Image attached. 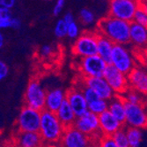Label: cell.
Instances as JSON below:
<instances>
[{
  "label": "cell",
  "mask_w": 147,
  "mask_h": 147,
  "mask_svg": "<svg viewBox=\"0 0 147 147\" xmlns=\"http://www.w3.org/2000/svg\"><path fill=\"white\" fill-rule=\"evenodd\" d=\"M112 138L118 147H129V144L127 137L126 126H123L121 129H119L117 132H115L112 136Z\"/></svg>",
  "instance_id": "484cf974"
},
{
  "label": "cell",
  "mask_w": 147,
  "mask_h": 147,
  "mask_svg": "<svg viewBox=\"0 0 147 147\" xmlns=\"http://www.w3.org/2000/svg\"><path fill=\"white\" fill-rule=\"evenodd\" d=\"M129 31L130 23L109 15L100 19L97 24V33L109 39L114 44H129Z\"/></svg>",
  "instance_id": "6da1fadb"
},
{
  "label": "cell",
  "mask_w": 147,
  "mask_h": 147,
  "mask_svg": "<svg viewBox=\"0 0 147 147\" xmlns=\"http://www.w3.org/2000/svg\"><path fill=\"white\" fill-rule=\"evenodd\" d=\"M80 35L79 26L76 21L72 22L71 24L68 25V30H67V36L71 39H78Z\"/></svg>",
  "instance_id": "4dcf8cb0"
},
{
  "label": "cell",
  "mask_w": 147,
  "mask_h": 147,
  "mask_svg": "<svg viewBox=\"0 0 147 147\" xmlns=\"http://www.w3.org/2000/svg\"><path fill=\"white\" fill-rule=\"evenodd\" d=\"M81 82L94 91L100 99L109 101L115 96V93L104 78H82Z\"/></svg>",
  "instance_id": "5bb4252c"
},
{
  "label": "cell",
  "mask_w": 147,
  "mask_h": 147,
  "mask_svg": "<svg viewBox=\"0 0 147 147\" xmlns=\"http://www.w3.org/2000/svg\"><path fill=\"white\" fill-rule=\"evenodd\" d=\"M47 92L38 80L33 79L28 83L25 92V106L38 111L45 110Z\"/></svg>",
  "instance_id": "52a82bcc"
},
{
  "label": "cell",
  "mask_w": 147,
  "mask_h": 147,
  "mask_svg": "<svg viewBox=\"0 0 147 147\" xmlns=\"http://www.w3.org/2000/svg\"><path fill=\"white\" fill-rule=\"evenodd\" d=\"M126 130L129 147H141L144 139L143 130L140 129L129 127H126Z\"/></svg>",
  "instance_id": "603a6c76"
},
{
  "label": "cell",
  "mask_w": 147,
  "mask_h": 147,
  "mask_svg": "<svg viewBox=\"0 0 147 147\" xmlns=\"http://www.w3.org/2000/svg\"><path fill=\"white\" fill-rule=\"evenodd\" d=\"M138 5H139V8H141L146 14H147V2L145 1H138Z\"/></svg>",
  "instance_id": "60d3db41"
},
{
  "label": "cell",
  "mask_w": 147,
  "mask_h": 147,
  "mask_svg": "<svg viewBox=\"0 0 147 147\" xmlns=\"http://www.w3.org/2000/svg\"><path fill=\"white\" fill-rule=\"evenodd\" d=\"M133 21L147 28V14L139 7L136 12L135 17H134V20Z\"/></svg>",
  "instance_id": "f546056e"
},
{
  "label": "cell",
  "mask_w": 147,
  "mask_h": 147,
  "mask_svg": "<svg viewBox=\"0 0 147 147\" xmlns=\"http://www.w3.org/2000/svg\"><path fill=\"white\" fill-rule=\"evenodd\" d=\"M130 42L138 49H147V28L136 22L130 23Z\"/></svg>",
  "instance_id": "d6986e66"
},
{
  "label": "cell",
  "mask_w": 147,
  "mask_h": 147,
  "mask_svg": "<svg viewBox=\"0 0 147 147\" xmlns=\"http://www.w3.org/2000/svg\"><path fill=\"white\" fill-rule=\"evenodd\" d=\"M109 110V101L102 99H97L96 100L92 101L88 104V111L100 115L106 111Z\"/></svg>",
  "instance_id": "d4e9b609"
},
{
  "label": "cell",
  "mask_w": 147,
  "mask_h": 147,
  "mask_svg": "<svg viewBox=\"0 0 147 147\" xmlns=\"http://www.w3.org/2000/svg\"><path fill=\"white\" fill-rule=\"evenodd\" d=\"M125 102L131 104H147V99L134 89L129 88L123 95H121Z\"/></svg>",
  "instance_id": "cb8c5ba5"
},
{
  "label": "cell",
  "mask_w": 147,
  "mask_h": 147,
  "mask_svg": "<svg viewBox=\"0 0 147 147\" xmlns=\"http://www.w3.org/2000/svg\"><path fill=\"white\" fill-rule=\"evenodd\" d=\"M11 18L12 17H11V10L5 8V6H3L0 4V22L6 20H10Z\"/></svg>",
  "instance_id": "d6a6232c"
},
{
  "label": "cell",
  "mask_w": 147,
  "mask_h": 147,
  "mask_svg": "<svg viewBox=\"0 0 147 147\" xmlns=\"http://www.w3.org/2000/svg\"><path fill=\"white\" fill-rule=\"evenodd\" d=\"M64 130L65 128L59 121L56 113L48 110L42 112L39 133L41 134L45 144L52 146L58 144H60Z\"/></svg>",
  "instance_id": "7a4b0ae2"
},
{
  "label": "cell",
  "mask_w": 147,
  "mask_h": 147,
  "mask_svg": "<svg viewBox=\"0 0 147 147\" xmlns=\"http://www.w3.org/2000/svg\"><path fill=\"white\" fill-rule=\"evenodd\" d=\"M109 111L120 123H123V125L125 124V120H126L125 100L121 95H115L112 100L109 101Z\"/></svg>",
  "instance_id": "ffe728a7"
},
{
  "label": "cell",
  "mask_w": 147,
  "mask_h": 147,
  "mask_svg": "<svg viewBox=\"0 0 147 147\" xmlns=\"http://www.w3.org/2000/svg\"><path fill=\"white\" fill-rule=\"evenodd\" d=\"M65 5V1L64 0H58V1H57L56 5H54V7H53V15L54 16H58L60 13L62 12L63 9V6Z\"/></svg>",
  "instance_id": "e575fe53"
},
{
  "label": "cell",
  "mask_w": 147,
  "mask_h": 147,
  "mask_svg": "<svg viewBox=\"0 0 147 147\" xmlns=\"http://www.w3.org/2000/svg\"><path fill=\"white\" fill-rule=\"evenodd\" d=\"M67 30H68V25L64 22L63 19L58 20L55 25V28H54L55 35L59 39L64 38L65 36H67Z\"/></svg>",
  "instance_id": "f1b7e54d"
},
{
  "label": "cell",
  "mask_w": 147,
  "mask_h": 147,
  "mask_svg": "<svg viewBox=\"0 0 147 147\" xmlns=\"http://www.w3.org/2000/svg\"><path fill=\"white\" fill-rule=\"evenodd\" d=\"M9 73V68L7 64L0 60V81H2L4 78H6V76Z\"/></svg>",
  "instance_id": "d590c367"
},
{
  "label": "cell",
  "mask_w": 147,
  "mask_h": 147,
  "mask_svg": "<svg viewBox=\"0 0 147 147\" xmlns=\"http://www.w3.org/2000/svg\"><path fill=\"white\" fill-rule=\"evenodd\" d=\"M126 120L124 126L137 129L147 128V107L146 104H131L125 102Z\"/></svg>",
  "instance_id": "9c48e42d"
},
{
  "label": "cell",
  "mask_w": 147,
  "mask_h": 147,
  "mask_svg": "<svg viewBox=\"0 0 147 147\" xmlns=\"http://www.w3.org/2000/svg\"><path fill=\"white\" fill-rule=\"evenodd\" d=\"M5 147H19L14 142H11V143H9V144H5Z\"/></svg>",
  "instance_id": "7bdbcfd3"
},
{
  "label": "cell",
  "mask_w": 147,
  "mask_h": 147,
  "mask_svg": "<svg viewBox=\"0 0 147 147\" xmlns=\"http://www.w3.org/2000/svg\"><path fill=\"white\" fill-rule=\"evenodd\" d=\"M77 64L82 78H103L109 65L98 55L78 58Z\"/></svg>",
  "instance_id": "8992f818"
},
{
  "label": "cell",
  "mask_w": 147,
  "mask_h": 147,
  "mask_svg": "<svg viewBox=\"0 0 147 147\" xmlns=\"http://www.w3.org/2000/svg\"><path fill=\"white\" fill-rule=\"evenodd\" d=\"M66 100L69 102L77 118L85 115L88 112V103L78 86L75 85L66 91Z\"/></svg>",
  "instance_id": "7c38bea8"
},
{
  "label": "cell",
  "mask_w": 147,
  "mask_h": 147,
  "mask_svg": "<svg viewBox=\"0 0 147 147\" xmlns=\"http://www.w3.org/2000/svg\"><path fill=\"white\" fill-rule=\"evenodd\" d=\"M110 64L127 76L138 65L128 47L121 44H115Z\"/></svg>",
  "instance_id": "277c9868"
},
{
  "label": "cell",
  "mask_w": 147,
  "mask_h": 147,
  "mask_svg": "<svg viewBox=\"0 0 147 147\" xmlns=\"http://www.w3.org/2000/svg\"><path fill=\"white\" fill-rule=\"evenodd\" d=\"M79 18L85 25H92L95 21L94 13L88 8H82L79 11Z\"/></svg>",
  "instance_id": "4316f807"
},
{
  "label": "cell",
  "mask_w": 147,
  "mask_h": 147,
  "mask_svg": "<svg viewBox=\"0 0 147 147\" xmlns=\"http://www.w3.org/2000/svg\"><path fill=\"white\" fill-rule=\"evenodd\" d=\"M13 142L19 147H43L45 144L39 132H17Z\"/></svg>",
  "instance_id": "e0dca14e"
},
{
  "label": "cell",
  "mask_w": 147,
  "mask_h": 147,
  "mask_svg": "<svg viewBox=\"0 0 147 147\" xmlns=\"http://www.w3.org/2000/svg\"><path fill=\"white\" fill-rule=\"evenodd\" d=\"M99 147H118V146L112 137L103 136L99 140Z\"/></svg>",
  "instance_id": "1f68e13d"
},
{
  "label": "cell",
  "mask_w": 147,
  "mask_h": 147,
  "mask_svg": "<svg viewBox=\"0 0 147 147\" xmlns=\"http://www.w3.org/2000/svg\"><path fill=\"white\" fill-rule=\"evenodd\" d=\"M74 127L91 139L97 138L98 132H100L99 115L88 111L85 115L77 118Z\"/></svg>",
  "instance_id": "8fae6325"
},
{
  "label": "cell",
  "mask_w": 147,
  "mask_h": 147,
  "mask_svg": "<svg viewBox=\"0 0 147 147\" xmlns=\"http://www.w3.org/2000/svg\"><path fill=\"white\" fill-rule=\"evenodd\" d=\"M63 20H64V22L67 24V25H70V24H71L72 22L75 21L74 15L72 14L71 11L66 12L65 14H64V16H63Z\"/></svg>",
  "instance_id": "8d00e7d4"
},
{
  "label": "cell",
  "mask_w": 147,
  "mask_h": 147,
  "mask_svg": "<svg viewBox=\"0 0 147 147\" xmlns=\"http://www.w3.org/2000/svg\"><path fill=\"white\" fill-rule=\"evenodd\" d=\"M138 7V1L134 0H111L109 6V16L131 23L134 20Z\"/></svg>",
  "instance_id": "5b68a950"
},
{
  "label": "cell",
  "mask_w": 147,
  "mask_h": 147,
  "mask_svg": "<svg viewBox=\"0 0 147 147\" xmlns=\"http://www.w3.org/2000/svg\"><path fill=\"white\" fill-rule=\"evenodd\" d=\"M129 88L134 89L147 97V71L141 64H138L128 75Z\"/></svg>",
  "instance_id": "9a60e30c"
},
{
  "label": "cell",
  "mask_w": 147,
  "mask_h": 147,
  "mask_svg": "<svg viewBox=\"0 0 147 147\" xmlns=\"http://www.w3.org/2000/svg\"><path fill=\"white\" fill-rule=\"evenodd\" d=\"M4 43H5V39H4L3 34H1V32H0V49L4 46Z\"/></svg>",
  "instance_id": "b9f144b4"
},
{
  "label": "cell",
  "mask_w": 147,
  "mask_h": 147,
  "mask_svg": "<svg viewBox=\"0 0 147 147\" xmlns=\"http://www.w3.org/2000/svg\"><path fill=\"white\" fill-rule=\"evenodd\" d=\"M141 65L144 66V69L147 71V49L144 50V52L142 53V59H141Z\"/></svg>",
  "instance_id": "ab89813d"
},
{
  "label": "cell",
  "mask_w": 147,
  "mask_h": 147,
  "mask_svg": "<svg viewBox=\"0 0 147 147\" xmlns=\"http://www.w3.org/2000/svg\"><path fill=\"white\" fill-rule=\"evenodd\" d=\"M99 122L100 130L102 136L112 137L115 132H117L124 126L116 118H115L109 110L99 115Z\"/></svg>",
  "instance_id": "2e32d148"
},
{
  "label": "cell",
  "mask_w": 147,
  "mask_h": 147,
  "mask_svg": "<svg viewBox=\"0 0 147 147\" xmlns=\"http://www.w3.org/2000/svg\"><path fill=\"white\" fill-rule=\"evenodd\" d=\"M0 4H1L3 6H5V8L11 10L13 6L15 5L16 1L15 0H0Z\"/></svg>",
  "instance_id": "74e56055"
},
{
  "label": "cell",
  "mask_w": 147,
  "mask_h": 147,
  "mask_svg": "<svg viewBox=\"0 0 147 147\" xmlns=\"http://www.w3.org/2000/svg\"><path fill=\"white\" fill-rule=\"evenodd\" d=\"M64 100H66V91L63 89L54 88L47 91L45 110L57 113Z\"/></svg>",
  "instance_id": "ac0fdd59"
},
{
  "label": "cell",
  "mask_w": 147,
  "mask_h": 147,
  "mask_svg": "<svg viewBox=\"0 0 147 147\" xmlns=\"http://www.w3.org/2000/svg\"><path fill=\"white\" fill-rule=\"evenodd\" d=\"M42 112L24 106L17 118L18 132H39Z\"/></svg>",
  "instance_id": "ba28073f"
},
{
  "label": "cell",
  "mask_w": 147,
  "mask_h": 147,
  "mask_svg": "<svg viewBox=\"0 0 147 147\" xmlns=\"http://www.w3.org/2000/svg\"><path fill=\"white\" fill-rule=\"evenodd\" d=\"M52 53H53V48L49 44H45L40 49V55L42 57H49L52 55Z\"/></svg>",
  "instance_id": "836d02e7"
},
{
  "label": "cell",
  "mask_w": 147,
  "mask_h": 147,
  "mask_svg": "<svg viewBox=\"0 0 147 147\" xmlns=\"http://www.w3.org/2000/svg\"><path fill=\"white\" fill-rule=\"evenodd\" d=\"M56 115L65 129L74 126L77 120V116L75 115L71 107L70 106L67 100H64V102L62 104L59 109L57 111Z\"/></svg>",
  "instance_id": "44dd1931"
},
{
  "label": "cell",
  "mask_w": 147,
  "mask_h": 147,
  "mask_svg": "<svg viewBox=\"0 0 147 147\" xmlns=\"http://www.w3.org/2000/svg\"><path fill=\"white\" fill-rule=\"evenodd\" d=\"M114 46L115 44L109 39H108L101 34L98 35V43H97L98 54L97 55L100 57H101L108 64H110Z\"/></svg>",
  "instance_id": "7402d4cb"
},
{
  "label": "cell",
  "mask_w": 147,
  "mask_h": 147,
  "mask_svg": "<svg viewBox=\"0 0 147 147\" xmlns=\"http://www.w3.org/2000/svg\"><path fill=\"white\" fill-rule=\"evenodd\" d=\"M98 33L86 31L74 42L71 49L72 54L78 58L92 57L98 54Z\"/></svg>",
  "instance_id": "3957f363"
},
{
  "label": "cell",
  "mask_w": 147,
  "mask_h": 147,
  "mask_svg": "<svg viewBox=\"0 0 147 147\" xmlns=\"http://www.w3.org/2000/svg\"><path fill=\"white\" fill-rule=\"evenodd\" d=\"M103 78L110 86L115 95H123L129 88L128 76L118 71L112 64L108 65Z\"/></svg>",
  "instance_id": "30bf717a"
},
{
  "label": "cell",
  "mask_w": 147,
  "mask_h": 147,
  "mask_svg": "<svg viewBox=\"0 0 147 147\" xmlns=\"http://www.w3.org/2000/svg\"><path fill=\"white\" fill-rule=\"evenodd\" d=\"M77 86H78L80 87V89H81V91L83 92V95H84V97H85V99H86V100L87 101L88 104L96 100L97 99H99L98 95L96 94V92L93 91L92 88L85 86L82 82L77 84Z\"/></svg>",
  "instance_id": "83f0119b"
},
{
  "label": "cell",
  "mask_w": 147,
  "mask_h": 147,
  "mask_svg": "<svg viewBox=\"0 0 147 147\" xmlns=\"http://www.w3.org/2000/svg\"><path fill=\"white\" fill-rule=\"evenodd\" d=\"M58 147H63V146H61V145H59V146H58Z\"/></svg>",
  "instance_id": "ee69618b"
},
{
  "label": "cell",
  "mask_w": 147,
  "mask_h": 147,
  "mask_svg": "<svg viewBox=\"0 0 147 147\" xmlns=\"http://www.w3.org/2000/svg\"><path fill=\"white\" fill-rule=\"evenodd\" d=\"M59 145L63 147H91V138L73 126L65 129Z\"/></svg>",
  "instance_id": "4fadbf2b"
},
{
  "label": "cell",
  "mask_w": 147,
  "mask_h": 147,
  "mask_svg": "<svg viewBox=\"0 0 147 147\" xmlns=\"http://www.w3.org/2000/svg\"><path fill=\"white\" fill-rule=\"evenodd\" d=\"M21 28V20L19 18H11V28L19 29Z\"/></svg>",
  "instance_id": "f35d334b"
}]
</instances>
